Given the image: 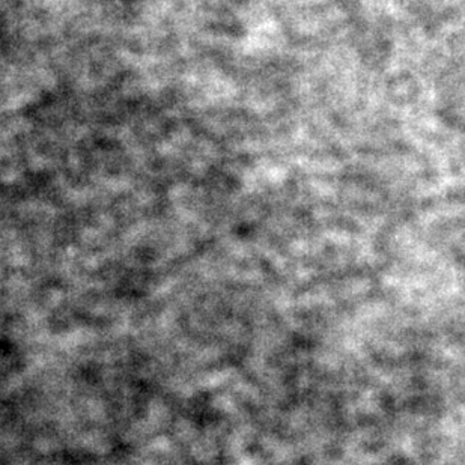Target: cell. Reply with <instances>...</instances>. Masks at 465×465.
Segmentation results:
<instances>
[]
</instances>
